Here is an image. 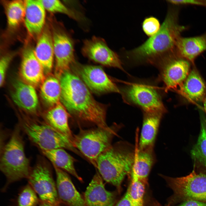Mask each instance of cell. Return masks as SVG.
<instances>
[{
  "label": "cell",
  "mask_w": 206,
  "mask_h": 206,
  "mask_svg": "<svg viewBox=\"0 0 206 206\" xmlns=\"http://www.w3.org/2000/svg\"><path fill=\"white\" fill-rule=\"evenodd\" d=\"M60 100L70 115L83 122L106 128L105 106L97 101L75 74L66 71L60 78Z\"/></svg>",
  "instance_id": "cell-1"
},
{
  "label": "cell",
  "mask_w": 206,
  "mask_h": 206,
  "mask_svg": "<svg viewBox=\"0 0 206 206\" xmlns=\"http://www.w3.org/2000/svg\"><path fill=\"white\" fill-rule=\"evenodd\" d=\"M179 10L178 7H170L159 31L129 52V55L137 60L153 63L173 52L181 34L188 28L179 22Z\"/></svg>",
  "instance_id": "cell-2"
},
{
  "label": "cell",
  "mask_w": 206,
  "mask_h": 206,
  "mask_svg": "<svg viewBox=\"0 0 206 206\" xmlns=\"http://www.w3.org/2000/svg\"><path fill=\"white\" fill-rule=\"evenodd\" d=\"M135 148L121 142L102 153L97 161V168L102 178L119 190L126 176L131 173L135 158Z\"/></svg>",
  "instance_id": "cell-3"
},
{
  "label": "cell",
  "mask_w": 206,
  "mask_h": 206,
  "mask_svg": "<svg viewBox=\"0 0 206 206\" xmlns=\"http://www.w3.org/2000/svg\"><path fill=\"white\" fill-rule=\"evenodd\" d=\"M19 126H15L10 139L1 151L0 169L7 181L5 191L11 183L28 178L32 168L25 152L24 142Z\"/></svg>",
  "instance_id": "cell-4"
},
{
  "label": "cell",
  "mask_w": 206,
  "mask_h": 206,
  "mask_svg": "<svg viewBox=\"0 0 206 206\" xmlns=\"http://www.w3.org/2000/svg\"><path fill=\"white\" fill-rule=\"evenodd\" d=\"M120 126L114 124L106 128L97 127L82 129L74 135L73 144L96 168L100 155L110 148Z\"/></svg>",
  "instance_id": "cell-5"
},
{
  "label": "cell",
  "mask_w": 206,
  "mask_h": 206,
  "mask_svg": "<svg viewBox=\"0 0 206 206\" xmlns=\"http://www.w3.org/2000/svg\"><path fill=\"white\" fill-rule=\"evenodd\" d=\"M18 125L21 131L40 150L62 148L81 154L71 140L44 121L25 118L20 120Z\"/></svg>",
  "instance_id": "cell-6"
},
{
  "label": "cell",
  "mask_w": 206,
  "mask_h": 206,
  "mask_svg": "<svg viewBox=\"0 0 206 206\" xmlns=\"http://www.w3.org/2000/svg\"><path fill=\"white\" fill-rule=\"evenodd\" d=\"M192 171L178 177L166 178L169 186L178 197L206 202V167L194 162Z\"/></svg>",
  "instance_id": "cell-7"
},
{
  "label": "cell",
  "mask_w": 206,
  "mask_h": 206,
  "mask_svg": "<svg viewBox=\"0 0 206 206\" xmlns=\"http://www.w3.org/2000/svg\"><path fill=\"white\" fill-rule=\"evenodd\" d=\"M52 172L48 163L43 159L41 158L31 168L27 178L28 183L40 201L55 206H62Z\"/></svg>",
  "instance_id": "cell-8"
},
{
  "label": "cell",
  "mask_w": 206,
  "mask_h": 206,
  "mask_svg": "<svg viewBox=\"0 0 206 206\" xmlns=\"http://www.w3.org/2000/svg\"><path fill=\"white\" fill-rule=\"evenodd\" d=\"M127 101L141 107L144 113L163 114L166 111L159 94L153 87L147 84L133 83L122 90Z\"/></svg>",
  "instance_id": "cell-9"
},
{
  "label": "cell",
  "mask_w": 206,
  "mask_h": 206,
  "mask_svg": "<svg viewBox=\"0 0 206 206\" xmlns=\"http://www.w3.org/2000/svg\"><path fill=\"white\" fill-rule=\"evenodd\" d=\"M159 63L161 67V78L167 90L180 87L191 71V63L179 54L175 49Z\"/></svg>",
  "instance_id": "cell-10"
},
{
  "label": "cell",
  "mask_w": 206,
  "mask_h": 206,
  "mask_svg": "<svg viewBox=\"0 0 206 206\" xmlns=\"http://www.w3.org/2000/svg\"><path fill=\"white\" fill-rule=\"evenodd\" d=\"M71 67L89 89L98 94L119 92L117 86L99 66L84 65L75 62Z\"/></svg>",
  "instance_id": "cell-11"
},
{
  "label": "cell",
  "mask_w": 206,
  "mask_h": 206,
  "mask_svg": "<svg viewBox=\"0 0 206 206\" xmlns=\"http://www.w3.org/2000/svg\"><path fill=\"white\" fill-rule=\"evenodd\" d=\"M52 35L56 60L55 76L60 78L76 62L74 41L72 36L62 28L55 29Z\"/></svg>",
  "instance_id": "cell-12"
},
{
  "label": "cell",
  "mask_w": 206,
  "mask_h": 206,
  "mask_svg": "<svg viewBox=\"0 0 206 206\" xmlns=\"http://www.w3.org/2000/svg\"><path fill=\"white\" fill-rule=\"evenodd\" d=\"M83 55L94 62L123 70L117 54L110 49L103 39L94 36L85 40L82 49Z\"/></svg>",
  "instance_id": "cell-13"
},
{
  "label": "cell",
  "mask_w": 206,
  "mask_h": 206,
  "mask_svg": "<svg viewBox=\"0 0 206 206\" xmlns=\"http://www.w3.org/2000/svg\"><path fill=\"white\" fill-rule=\"evenodd\" d=\"M102 179L97 172L86 188L83 196L86 206H114L115 193L106 189Z\"/></svg>",
  "instance_id": "cell-14"
},
{
  "label": "cell",
  "mask_w": 206,
  "mask_h": 206,
  "mask_svg": "<svg viewBox=\"0 0 206 206\" xmlns=\"http://www.w3.org/2000/svg\"><path fill=\"white\" fill-rule=\"evenodd\" d=\"M53 166L56 175L58 194L61 203L66 206H86L83 196L77 191L67 173Z\"/></svg>",
  "instance_id": "cell-15"
},
{
  "label": "cell",
  "mask_w": 206,
  "mask_h": 206,
  "mask_svg": "<svg viewBox=\"0 0 206 206\" xmlns=\"http://www.w3.org/2000/svg\"><path fill=\"white\" fill-rule=\"evenodd\" d=\"M43 68L30 47L23 50L20 70L21 77L26 83L33 86L41 84L45 78Z\"/></svg>",
  "instance_id": "cell-16"
},
{
  "label": "cell",
  "mask_w": 206,
  "mask_h": 206,
  "mask_svg": "<svg viewBox=\"0 0 206 206\" xmlns=\"http://www.w3.org/2000/svg\"><path fill=\"white\" fill-rule=\"evenodd\" d=\"M24 22L28 33L34 36L43 31L45 19V9L41 0H25Z\"/></svg>",
  "instance_id": "cell-17"
},
{
  "label": "cell",
  "mask_w": 206,
  "mask_h": 206,
  "mask_svg": "<svg viewBox=\"0 0 206 206\" xmlns=\"http://www.w3.org/2000/svg\"><path fill=\"white\" fill-rule=\"evenodd\" d=\"M178 92L189 102L203 101L206 95V84L195 68L191 70Z\"/></svg>",
  "instance_id": "cell-18"
},
{
  "label": "cell",
  "mask_w": 206,
  "mask_h": 206,
  "mask_svg": "<svg viewBox=\"0 0 206 206\" xmlns=\"http://www.w3.org/2000/svg\"><path fill=\"white\" fill-rule=\"evenodd\" d=\"M12 98L21 108L30 113L36 112L38 101L33 86L25 82L16 81L14 84Z\"/></svg>",
  "instance_id": "cell-19"
},
{
  "label": "cell",
  "mask_w": 206,
  "mask_h": 206,
  "mask_svg": "<svg viewBox=\"0 0 206 206\" xmlns=\"http://www.w3.org/2000/svg\"><path fill=\"white\" fill-rule=\"evenodd\" d=\"M175 49L180 56L194 64L196 58L206 51V32L194 37L181 36L177 41Z\"/></svg>",
  "instance_id": "cell-20"
},
{
  "label": "cell",
  "mask_w": 206,
  "mask_h": 206,
  "mask_svg": "<svg viewBox=\"0 0 206 206\" xmlns=\"http://www.w3.org/2000/svg\"><path fill=\"white\" fill-rule=\"evenodd\" d=\"M70 116L65 108L60 102L47 111L44 114L43 118L47 123L72 143L74 135L68 123Z\"/></svg>",
  "instance_id": "cell-21"
},
{
  "label": "cell",
  "mask_w": 206,
  "mask_h": 206,
  "mask_svg": "<svg viewBox=\"0 0 206 206\" xmlns=\"http://www.w3.org/2000/svg\"><path fill=\"white\" fill-rule=\"evenodd\" d=\"M34 51L45 73H50L52 69L54 54L52 35L48 29L43 31Z\"/></svg>",
  "instance_id": "cell-22"
},
{
  "label": "cell",
  "mask_w": 206,
  "mask_h": 206,
  "mask_svg": "<svg viewBox=\"0 0 206 206\" xmlns=\"http://www.w3.org/2000/svg\"><path fill=\"white\" fill-rule=\"evenodd\" d=\"M163 114L144 113L139 146V150L152 148Z\"/></svg>",
  "instance_id": "cell-23"
},
{
  "label": "cell",
  "mask_w": 206,
  "mask_h": 206,
  "mask_svg": "<svg viewBox=\"0 0 206 206\" xmlns=\"http://www.w3.org/2000/svg\"><path fill=\"white\" fill-rule=\"evenodd\" d=\"M40 150L53 166L72 175L80 182L83 181L82 179L78 175L75 168L74 159L65 149L58 148Z\"/></svg>",
  "instance_id": "cell-24"
},
{
  "label": "cell",
  "mask_w": 206,
  "mask_h": 206,
  "mask_svg": "<svg viewBox=\"0 0 206 206\" xmlns=\"http://www.w3.org/2000/svg\"><path fill=\"white\" fill-rule=\"evenodd\" d=\"M153 148L140 150L135 148L134 162L131 173L144 183L146 181L154 161Z\"/></svg>",
  "instance_id": "cell-25"
},
{
  "label": "cell",
  "mask_w": 206,
  "mask_h": 206,
  "mask_svg": "<svg viewBox=\"0 0 206 206\" xmlns=\"http://www.w3.org/2000/svg\"><path fill=\"white\" fill-rule=\"evenodd\" d=\"M58 79L56 76H48L41 86L42 98L47 104L53 106L60 102V99L61 87Z\"/></svg>",
  "instance_id": "cell-26"
},
{
  "label": "cell",
  "mask_w": 206,
  "mask_h": 206,
  "mask_svg": "<svg viewBox=\"0 0 206 206\" xmlns=\"http://www.w3.org/2000/svg\"><path fill=\"white\" fill-rule=\"evenodd\" d=\"M4 5L8 25L11 28H16L24 21L25 1H7Z\"/></svg>",
  "instance_id": "cell-27"
},
{
  "label": "cell",
  "mask_w": 206,
  "mask_h": 206,
  "mask_svg": "<svg viewBox=\"0 0 206 206\" xmlns=\"http://www.w3.org/2000/svg\"><path fill=\"white\" fill-rule=\"evenodd\" d=\"M200 117V133L191 153L194 162H197L206 167V118L201 113Z\"/></svg>",
  "instance_id": "cell-28"
},
{
  "label": "cell",
  "mask_w": 206,
  "mask_h": 206,
  "mask_svg": "<svg viewBox=\"0 0 206 206\" xmlns=\"http://www.w3.org/2000/svg\"><path fill=\"white\" fill-rule=\"evenodd\" d=\"M40 199L28 183L21 188L11 206H38Z\"/></svg>",
  "instance_id": "cell-29"
},
{
  "label": "cell",
  "mask_w": 206,
  "mask_h": 206,
  "mask_svg": "<svg viewBox=\"0 0 206 206\" xmlns=\"http://www.w3.org/2000/svg\"><path fill=\"white\" fill-rule=\"evenodd\" d=\"M41 1L45 10L49 12L64 14L77 21H80L82 19L81 15L77 11L67 7L59 0Z\"/></svg>",
  "instance_id": "cell-30"
},
{
  "label": "cell",
  "mask_w": 206,
  "mask_h": 206,
  "mask_svg": "<svg viewBox=\"0 0 206 206\" xmlns=\"http://www.w3.org/2000/svg\"><path fill=\"white\" fill-rule=\"evenodd\" d=\"M129 187L132 206H143L145 191L144 183L136 177L131 176Z\"/></svg>",
  "instance_id": "cell-31"
},
{
  "label": "cell",
  "mask_w": 206,
  "mask_h": 206,
  "mask_svg": "<svg viewBox=\"0 0 206 206\" xmlns=\"http://www.w3.org/2000/svg\"><path fill=\"white\" fill-rule=\"evenodd\" d=\"M161 27L159 20L152 16L145 19L142 23L144 32L150 37L155 34L159 31Z\"/></svg>",
  "instance_id": "cell-32"
},
{
  "label": "cell",
  "mask_w": 206,
  "mask_h": 206,
  "mask_svg": "<svg viewBox=\"0 0 206 206\" xmlns=\"http://www.w3.org/2000/svg\"><path fill=\"white\" fill-rule=\"evenodd\" d=\"M12 54H7L3 56L0 61V85L4 83L6 74L9 63L13 57Z\"/></svg>",
  "instance_id": "cell-33"
},
{
  "label": "cell",
  "mask_w": 206,
  "mask_h": 206,
  "mask_svg": "<svg viewBox=\"0 0 206 206\" xmlns=\"http://www.w3.org/2000/svg\"><path fill=\"white\" fill-rule=\"evenodd\" d=\"M167 1L168 3L176 6L192 5L206 7V0H171Z\"/></svg>",
  "instance_id": "cell-34"
},
{
  "label": "cell",
  "mask_w": 206,
  "mask_h": 206,
  "mask_svg": "<svg viewBox=\"0 0 206 206\" xmlns=\"http://www.w3.org/2000/svg\"><path fill=\"white\" fill-rule=\"evenodd\" d=\"M114 206H132L129 187L124 196Z\"/></svg>",
  "instance_id": "cell-35"
},
{
  "label": "cell",
  "mask_w": 206,
  "mask_h": 206,
  "mask_svg": "<svg viewBox=\"0 0 206 206\" xmlns=\"http://www.w3.org/2000/svg\"><path fill=\"white\" fill-rule=\"evenodd\" d=\"M178 206H206V202L193 200L187 199Z\"/></svg>",
  "instance_id": "cell-36"
},
{
  "label": "cell",
  "mask_w": 206,
  "mask_h": 206,
  "mask_svg": "<svg viewBox=\"0 0 206 206\" xmlns=\"http://www.w3.org/2000/svg\"><path fill=\"white\" fill-rule=\"evenodd\" d=\"M38 206H55L49 203L42 201L40 200Z\"/></svg>",
  "instance_id": "cell-37"
},
{
  "label": "cell",
  "mask_w": 206,
  "mask_h": 206,
  "mask_svg": "<svg viewBox=\"0 0 206 206\" xmlns=\"http://www.w3.org/2000/svg\"><path fill=\"white\" fill-rule=\"evenodd\" d=\"M204 110L205 112L206 111V95L203 100Z\"/></svg>",
  "instance_id": "cell-38"
},
{
  "label": "cell",
  "mask_w": 206,
  "mask_h": 206,
  "mask_svg": "<svg viewBox=\"0 0 206 206\" xmlns=\"http://www.w3.org/2000/svg\"><path fill=\"white\" fill-rule=\"evenodd\" d=\"M205 112L206 113V112Z\"/></svg>",
  "instance_id": "cell-39"
}]
</instances>
